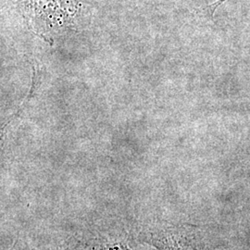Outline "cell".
Wrapping results in <instances>:
<instances>
[{"label":"cell","instance_id":"obj_1","mask_svg":"<svg viewBox=\"0 0 250 250\" xmlns=\"http://www.w3.org/2000/svg\"><path fill=\"white\" fill-rule=\"evenodd\" d=\"M75 250H150L138 237L137 226L123 221L92 224L69 239Z\"/></svg>","mask_w":250,"mask_h":250},{"label":"cell","instance_id":"obj_2","mask_svg":"<svg viewBox=\"0 0 250 250\" xmlns=\"http://www.w3.org/2000/svg\"><path fill=\"white\" fill-rule=\"evenodd\" d=\"M140 241L156 250H206L199 232L189 225L160 222L137 226Z\"/></svg>","mask_w":250,"mask_h":250},{"label":"cell","instance_id":"obj_3","mask_svg":"<svg viewBox=\"0 0 250 250\" xmlns=\"http://www.w3.org/2000/svg\"><path fill=\"white\" fill-rule=\"evenodd\" d=\"M225 0H218L217 2H215L213 3L212 5H210L209 7H208V10H209V12H210V15L211 16H213V14H214V11L216 10V9L221 5V4H223Z\"/></svg>","mask_w":250,"mask_h":250},{"label":"cell","instance_id":"obj_4","mask_svg":"<svg viewBox=\"0 0 250 250\" xmlns=\"http://www.w3.org/2000/svg\"><path fill=\"white\" fill-rule=\"evenodd\" d=\"M60 250H75L74 248L72 247V244L68 240L67 243L63 246V248H60Z\"/></svg>","mask_w":250,"mask_h":250}]
</instances>
